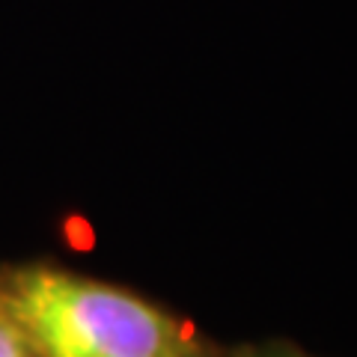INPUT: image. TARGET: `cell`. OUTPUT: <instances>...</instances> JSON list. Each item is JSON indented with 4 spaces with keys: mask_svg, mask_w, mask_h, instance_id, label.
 <instances>
[{
    "mask_svg": "<svg viewBox=\"0 0 357 357\" xmlns=\"http://www.w3.org/2000/svg\"><path fill=\"white\" fill-rule=\"evenodd\" d=\"M33 357H167L178 325L126 289L60 268H18L0 286Z\"/></svg>",
    "mask_w": 357,
    "mask_h": 357,
    "instance_id": "1",
    "label": "cell"
},
{
    "mask_svg": "<svg viewBox=\"0 0 357 357\" xmlns=\"http://www.w3.org/2000/svg\"><path fill=\"white\" fill-rule=\"evenodd\" d=\"M0 357H33L24 333H21L13 310H9V304H6L3 292H0Z\"/></svg>",
    "mask_w": 357,
    "mask_h": 357,
    "instance_id": "2",
    "label": "cell"
},
{
    "mask_svg": "<svg viewBox=\"0 0 357 357\" xmlns=\"http://www.w3.org/2000/svg\"><path fill=\"white\" fill-rule=\"evenodd\" d=\"M167 357H188V354H185L182 349H178V351H173V354H167Z\"/></svg>",
    "mask_w": 357,
    "mask_h": 357,
    "instance_id": "3",
    "label": "cell"
},
{
    "mask_svg": "<svg viewBox=\"0 0 357 357\" xmlns=\"http://www.w3.org/2000/svg\"><path fill=\"white\" fill-rule=\"evenodd\" d=\"M262 357H298V354H262Z\"/></svg>",
    "mask_w": 357,
    "mask_h": 357,
    "instance_id": "4",
    "label": "cell"
}]
</instances>
